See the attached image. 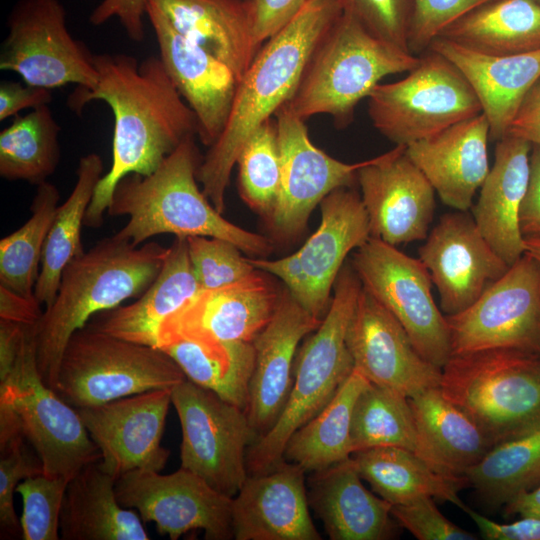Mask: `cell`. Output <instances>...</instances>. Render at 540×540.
Here are the masks:
<instances>
[{"instance_id":"ba28073f","label":"cell","mask_w":540,"mask_h":540,"mask_svg":"<svg viewBox=\"0 0 540 540\" xmlns=\"http://www.w3.org/2000/svg\"><path fill=\"white\" fill-rule=\"evenodd\" d=\"M439 389L495 445L540 422V355L509 348L451 355Z\"/></svg>"},{"instance_id":"ee69618b","label":"cell","mask_w":540,"mask_h":540,"mask_svg":"<svg viewBox=\"0 0 540 540\" xmlns=\"http://www.w3.org/2000/svg\"><path fill=\"white\" fill-rule=\"evenodd\" d=\"M69 479L44 473L21 481L16 492L22 498L21 538L59 540V521Z\"/></svg>"},{"instance_id":"8d00e7d4","label":"cell","mask_w":540,"mask_h":540,"mask_svg":"<svg viewBox=\"0 0 540 540\" xmlns=\"http://www.w3.org/2000/svg\"><path fill=\"white\" fill-rule=\"evenodd\" d=\"M369 384L354 368L333 398L289 437L283 459L314 473L351 457L353 410L358 396Z\"/></svg>"},{"instance_id":"9a60e30c","label":"cell","mask_w":540,"mask_h":540,"mask_svg":"<svg viewBox=\"0 0 540 540\" xmlns=\"http://www.w3.org/2000/svg\"><path fill=\"white\" fill-rule=\"evenodd\" d=\"M446 321L452 355L492 348L540 355V261L525 252L476 302Z\"/></svg>"},{"instance_id":"680465c9","label":"cell","mask_w":540,"mask_h":540,"mask_svg":"<svg viewBox=\"0 0 540 540\" xmlns=\"http://www.w3.org/2000/svg\"><path fill=\"white\" fill-rule=\"evenodd\" d=\"M27 325L0 319V381L13 369L21 350Z\"/></svg>"},{"instance_id":"5bb4252c","label":"cell","mask_w":540,"mask_h":540,"mask_svg":"<svg viewBox=\"0 0 540 540\" xmlns=\"http://www.w3.org/2000/svg\"><path fill=\"white\" fill-rule=\"evenodd\" d=\"M0 69L49 90L69 84L91 89L98 79L93 55L75 39L59 0H19L8 17Z\"/></svg>"},{"instance_id":"277c9868","label":"cell","mask_w":540,"mask_h":540,"mask_svg":"<svg viewBox=\"0 0 540 540\" xmlns=\"http://www.w3.org/2000/svg\"><path fill=\"white\" fill-rule=\"evenodd\" d=\"M195 136L185 139L151 174H129L116 185L107 212L127 216L119 238L141 245L159 234L215 237L250 255H266L270 241L222 217L197 185L201 164Z\"/></svg>"},{"instance_id":"836d02e7","label":"cell","mask_w":540,"mask_h":540,"mask_svg":"<svg viewBox=\"0 0 540 540\" xmlns=\"http://www.w3.org/2000/svg\"><path fill=\"white\" fill-rule=\"evenodd\" d=\"M353 460L363 480L391 505L419 497H432L465 508L459 491L468 480L435 470L415 453L399 447H378L354 452Z\"/></svg>"},{"instance_id":"7a4b0ae2","label":"cell","mask_w":540,"mask_h":540,"mask_svg":"<svg viewBox=\"0 0 540 540\" xmlns=\"http://www.w3.org/2000/svg\"><path fill=\"white\" fill-rule=\"evenodd\" d=\"M342 13L340 0H308L256 53L238 83L227 123L197 174L202 191L220 213L241 148L292 98L316 46Z\"/></svg>"},{"instance_id":"f1b7e54d","label":"cell","mask_w":540,"mask_h":540,"mask_svg":"<svg viewBox=\"0 0 540 540\" xmlns=\"http://www.w3.org/2000/svg\"><path fill=\"white\" fill-rule=\"evenodd\" d=\"M531 149L530 142L508 135L497 141L494 164L473 211L480 233L508 266L526 252L519 213L530 178Z\"/></svg>"},{"instance_id":"f5cc1de1","label":"cell","mask_w":540,"mask_h":540,"mask_svg":"<svg viewBox=\"0 0 540 540\" xmlns=\"http://www.w3.org/2000/svg\"><path fill=\"white\" fill-rule=\"evenodd\" d=\"M487 540H540V518L521 517L511 523L495 522L468 506L463 509Z\"/></svg>"},{"instance_id":"7402d4cb","label":"cell","mask_w":540,"mask_h":540,"mask_svg":"<svg viewBox=\"0 0 540 540\" xmlns=\"http://www.w3.org/2000/svg\"><path fill=\"white\" fill-rule=\"evenodd\" d=\"M419 249L446 315L467 309L509 269L467 211L446 213Z\"/></svg>"},{"instance_id":"8992f818","label":"cell","mask_w":540,"mask_h":540,"mask_svg":"<svg viewBox=\"0 0 540 540\" xmlns=\"http://www.w3.org/2000/svg\"><path fill=\"white\" fill-rule=\"evenodd\" d=\"M420 56L391 45L342 13L316 46L286 103L302 120L330 115L336 125L351 123L357 104L391 74L409 72Z\"/></svg>"},{"instance_id":"f35d334b","label":"cell","mask_w":540,"mask_h":540,"mask_svg":"<svg viewBox=\"0 0 540 540\" xmlns=\"http://www.w3.org/2000/svg\"><path fill=\"white\" fill-rule=\"evenodd\" d=\"M487 506L497 508L540 485V422L495 444L465 473Z\"/></svg>"},{"instance_id":"52a82bcc","label":"cell","mask_w":540,"mask_h":540,"mask_svg":"<svg viewBox=\"0 0 540 540\" xmlns=\"http://www.w3.org/2000/svg\"><path fill=\"white\" fill-rule=\"evenodd\" d=\"M23 436L37 453L43 473L71 480L101 453L76 408L49 386L38 371L33 325L10 374L0 381V445Z\"/></svg>"},{"instance_id":"7bdbcfd3","label":"cell","mask_w":540,"mask_h":540,"mask_svg":"<svg viewBox=\"0 0 540 540\" xmlns=\"http://www.w3.org/2000/svg\"><path fill=\"white\" fill-rule=\"evenodd\" d=\"M238 186L242 199L268 218L275 207L281 182V157L276 120L262 123L240 150Z\"/></svg>"},{"instance_id":"91938a15","label":"cell","mask_w":540,"mask_h":540,"mask_svg":"<svg viewBox=\"0 0 540 540\" xmlns=\"http://www.w3.org/2000/svg\"><path fill=\"white\" fill-rule=\"evenodd\" d=\"M508 516L540 518V485L532 491L526 492L505 505Z\"/></svg>"},{"instance_id":"6f0895ef","label":"cell","mask_w":540,"mask_h":540,"mask_svg":"<svg viewBox=\"0 0 540 540\" xmlns=\"http://www.w3.org/2000/svg\"><path fill=\"white\" fill-rule=\"evenodd\" d=\"M35 296L27 297L0 285V319L35 325L43 311Z\"/></svg>"},{"instance_id":"d6a6232c","label":"cell","mask_w":540,"mask_h":540,"mask_svg":"<svg viewBox=\"0 0 540 540\" xmlns=\"http://www.w3.org/2000/svg\"><path fill=\"white\" fill-rule=\"evenodd\" d=\"M424 460L435 470L464 476L494 446L482 428L439 389L408 398Z\"/></svg>"},{"instance_id":"4316f807","label":"cell","mask_w":540,"mask_h":540,"mask_svg":"<svg viewBox=\"0 0 540 540\" xmlns=\"http://www.w3.org/2000/svg\"><path fill=\"white\" fill-rule=\"evenodd\" d=\"M309 505L331 540H388L399 525L391 504L362 483L352 456L311 473Z\"/></svg>"},{"instance_id":"bcb514c9","label":"cell","mask_w":540,"mask_h":540,"mask_svg":"<svg viewBox=\"0 0 540 540\" xmlns=\"http://www.w3.org/2000/svg\"><path fill=\"white\" fill-rule=\"evenodd\" d=\"M0 531L2 539L21 537L20 519L14 509L13 497L24 479L43 473L35 450L23 436L0 447Z\"/></svg>"},{"instance_id":"83f0119b","label":"cell","mask_w":540,"mask_h":540,"mask_svg":"<svg viewBox=\"0 0 540 540\" xmlns=\"http://www.w3.org/2000/svg\"><path fill=\"white\" fill-rule=\"evenodd\" d=\"M429 49L450 60L472 86L486 116L489 137L500 140L523 100L540 78V49L514 55L476 52L437 37Z\"/></svg>"},{"instance_id":"d6986e66","label":"cell","mask_w":540,"mask_h":540,"mask_svg":"<svg viewBox=\"0 0 540 540\" xmlns=\"http://www.w3.org/2000/svg\"><path fill=\"white\" fill-rule=\"evenodd\" d=\"M265 274L257 269L239 282L199 290L163 323L158 348L177 339L252 342L272 318L282 295Z\"/></svg>"},{"instance_id":"44dd1931","label":"cell","mask_w":540,"mask_h":540,"mask_svg":"<svg viewBox=\"0 0 540 540\" xmlns=\"http://www.w3.org/2000/svg\"><path fill=\"white\" fill-rule=\"evenodd\" d=\"M346 344L354 368L372 384L408 398L440 385L442 369L420 355L398 320L363 287Z\"/></svg>"},{"instance_id":"603a6c76","label":"cell","mask_w":540,"mask_h":540,"mask_svg":"<svg viewBox=\"0 0 540 540\" xmlns=\"http://www.w3.org/2000/svg\"><path fill=\"white\" fill-rule=\"evenodd\" d=\"M146 16L155 33L159 58L196 117L197 136L210 147L227 123L239 81L229 66L178 32L149 2Z\"/></svg>"},{"instance_id":"b9f144b4","label":"cell","mask_w":540,"mask_h":540,"mask_svg":"<svg viewBox=\"0 0 540 540\" xmlns=\"http://www.w3.org/2000/svg\"><path fill=\"white\" fill-rule=\"evenodd\" d=\"M60 198L49 182L37 185L30 218L0 241V285L27 297L34 295L44 244Z\"/></svg>"},{"instance_id":"e575fe53","label":"cell","mask_w":540,"mask_h":540,"mask_svg":"<svg viewBox=\"0 0 540 540\" xmlns=\"http://www.w3.org/2000/svg\"><path fill=\"white\" fill-rule=\"evenodd\" d=\"M489 55L540 49V1L492 0L461 17L438 36Z\"/></svg>"},{"instance_id":"681fc988","label":"cell","mask_w":540,"mask_h":540,"mask_svg":"<svg viewBox=\"0 0 540 540\" xmlns=\"http://www.w3.org/2000/svg\"><path fill=\"white\" fill-rule=\"evenodd\" d=\"M391 515L399 527L419 540H476L478 537L446 518L432 497H419L391 505Z\"/></svg>"},{"instance_id":"f546056e","label":"cell","mask_w":540,"mask_h":540,"mask_svg":"<svg viewBox=\"0 0 540 540\" xmlns=\"http://www.w3.org/2000/svg\"><path fill=\"white\" fill-rule=\"evenodd\" d=\"M199 290L187 240L176 238L168 247L158 276L146 291L131 304L102 312L89 325L113 337L158 348L163 323Z\"/></svg>"},{"instance_id":"6125c7cd","label":"cell","mask_w":540,"mask_h":540,"mask_svg":"<svg viewBox=\"0 0 540 540\" xmlns=\"http://www.w3.org/2000/svg\"><path fill=\"white\" fill-rule=\"evenodd\" d=\"M540 1V0H539Z\"/></svg>"},{"instance_id":"74e56055","label":"cell","mask_w":540,"mask_h":540,"mask_svg":"<svg viewBox=\"0 0 540 540\" xmlns=\"http://www.w3.org/2000/svg\"><path fill=\"white\" fill-rule=\"evenodd\" d=\"M159 349L173 359L186 379L247 409L255 361L252 342L210 344L177 339Z\"/></svg>"},{"instance_id":"94428289","label":"cell","mask_w":540,"mask_h":540,"mask_svg":"<svg viewBox=\"0 0 540 540\" xmlns=\"http://www.w3.org/2000/svg\"><path fill=\"white\" fill-rule=\"evenodd\" d=\"M526 252L540 261V239H524Z\"/></svg>"},{"instance_id":"60d3db41","label":"cell","mask_w":540,"mask_h":540,"mask_svg":"<svg viewBox=\"0 0 540 540\" xmlns=\"http://www.w3.org/2000/svg\"><path fill=\"white\" fill-rule=\"evenodd\" d=\"M351 444L353 453L378 447H399L424 459L408 397L372 383L356 400Z\"/></svg>"},{"instance_id":"5b68a950","label":"cell","mask_w":540,"mask_h":540,"mask_svg":"<svg viewBox=\"0 0 540 540\" xmlns=\"http://www.w3.org/2000/svg\"><path fill=\"white\" fill-rule=\"evenodd\" d=\"M361 289L352 265H344L327 313L297 351L292 387L281 415L248 449L249 475L268 472L283 461L289 437L333 398L353 371L346 333Z\"/></svg>"},{"instance_id":"3957f363","label":"cell","mask_w":540,"mask_h":540,"mask_svg":"<svg viewBox=\"0 0 540 540\" xmlns=\"http://www.w3.org/2000/svg\"><path fill=\"white\" fill-rule=\"evenodd\" d=\"M167 250L155 241L135 246L114 234L65 267L54 301L33 326L37 367L47 386L54 390L70 337L94 315L140 297L158 276Z\"/></svg>"},{"instance_id":"816d5d0a","label":"cell","mask_w":540,"mask_h":540,"mask_svg":"<svg viewBox=\"0 0 540 540\" xmlns=\"http://www.w3.org/2000/svg\"><path fill=\"white\" fill-rule=\"evenodd\" d=\"M146 5L147 0H102L91 12L89 21L98 26L117 17L128 37L141 42L145 37Z\"/></svg>"},{"instance_id":"6da1fadb","label":"cell","mask_w":540,"mask_h":540,"mask_svg":"<svg viewBox=\"0 0 540 540\" xmlns=\"http://www.w3.org/2000/svg\"><path fill=\"white\" fill-rule=\"evenodd\" d=\"M96 85L78 88L69 97L81 110L99 100L112 110V162L99 180L84 225L103 224L117 183L129 174L147 176L187 138L197 135V120L170 79L161 59L138 61L127 54H94Z\"/></svg>"},{"instance_id":"7c38bea8","label":"cell","mask_w":540,"mask_h":540,"mask_svg":"<svg viewBox=\"0 0 540 540\" xmlns=\"http://www.w3.org/2000/svg\"><path fill=\"white\" fill-rule=\"evenodd\" d=\"M319 205L321 223L298 251L277 260L248 259L280 279L307 312L322 320L347 255L371 236L361 196L352 187L334 190Z\"/></svg>"},{"instance_id":"ffe728a7","label":"cell","mask_w":540,"mask_h":540,"mask_svg":"<svg viewBox=\"0 0 540 540\" xmlns=\"http://www.w3.org/2000/svg\"><path fill=\"white\" fill-rule=\"evenodd\" d=\"M405 148L368 159L357 173L370 236L393 246L425 240L435 210V190Z\"/></svg>"},{"instance_id":"ab89813d","label":"cell","mask_w":540,"mask_h":540,"mask_svg":"<svg viewBox=\"0 0 540 540\" xmlns=\"http://www.w3.org/2000/svg\"><path fill=\"white\" fill-rule=\"evenodd\" d=\"M60 126L48 105L14 116L0 132V176L39 185L60 161Z\"/></svg>"},{"instance_id":"484cf974","label":"cell","mask_w":540,"mask_h":540,"mask_svg":"<svg viewBox=\"0 0 540 540\" xmlns=\"http://www.w3.org/2000/svg\"><path fill=\"white\" fill-rule=\"evenodd\" d=\"M489 134V122L481 113L411 143L405 151L444 204L468 211L490 170Z\"/></svg>"},{"instance_id":"f6af8a7d","label":"cell","mask_w":540,"mask_h":540,"mask_svg":"<svg viewBox=\"0 0 540 540\" xmlns=\"http://www.w3.org/2000/svg\"><path fill=\"white\" fill-rule=\"evenodd\" d=\"M191 267L200 290L224 287L257 270L234 243L215 237L186 238Z\"/></svg>"},{"instance_id":"ac0fdd59","label":"cell","mask_w":540,"mask_h":540,"mask_svg":"<svg viewBox=\"0 0 540 540\" xmlns=\"http://www.w3.org/2000/svg\"><path fill=\"white\" fill-rule=\"evenodd\" d=\"M171 404L166 388L77 409L100 450V468L116 479L133 470L160 472L169 457L161 440Z\"/></svg>"},{"instance_id":"2e32d148","label":"cell","mask_w":540,"mask_h":540,"mask_svg":"<svg viewBox=\"0 0 540 540\" xmlns=\"http://www.w3.org/2000/svg\"><path fill=\"white\" fill-rule=\"evenodd\" d=\"M115 491L122 506L134 509L143 523H154L171 540L194 530H202L207 540L234 539L232 497L187 469L164 475L133 470L116 479Z\"/></svg>"},{"instance_id":"8fae6325","label":"cell","mask_w":540,"mask_h":540,"mask_svg":"<svg viewBox=\"0 0 540 540\" xmlns=\"http://www.w3.org/2000/svg\"><path fill=\"white\" fill-rule=\"evenodd\" d=\"M181 426L180 467L234 497L247 478V452L257 435L246 410L185 379L172 388Z\"/></svg>"},{"instance_id":"30bf717a","label":"cell","mask_w":540,"mask_h":540,"mask_svg":"<svg viewBox=\"0 0 540 540\" xmlns=\"http://www.w3.org/2000/svg\"><path fill=\"white\" fill-rule=\"evenodd\" d=\"M367 99L373 126L403 146L482 113L466 77L450 60L431 49L420 56L406 77L378 84Z\"/></svg>"},{"instance_id":"4fadbf2b","label":"cell","mask_w":540,"mask_h":540,"mask_svg":"<svg viewBox=\"0 0 540 540\" xmlns=\"http://www.w3.org/2000/svg\"><path fill=\"white\" fill-rule=\"evenodd\" d=\"M351 265L362 287L398 320L420 355L442 369L452 355L449 328L422 261L370 237L355 249Z\"/></svg>"},{"instance_id":"1f68e13d","label":"cell","mask_w":540,"mask_h":540,"mask_svg":"<svg viewBox=\"0 0 540 540\" xmlns=\"http://www.w3.org/2000/svg\"><path fill=\"white\" fill-rule=\"evenodd\" d=\"M116 478L98 462L80 470L68 483L60 512L62 540H149L134 509L120 504Z\"/></svg>"},{"instance_id":"9c48e42d","label":"cell","mask_w":540,"mask_h":540,"mask_svg":"<svg viewBox=\"0 0 540 540\" xmlns=\"http://www.w3.org/2000/svg\"><path fill=\"white\" fill-rule=\"evenodd\" d=\"M185 379L163 350L86 325L65 346L54 391L79 409L150 390L172 389Z\"/></svg>"},{"instance_id":"cb8c5ba5","label":"cell","mask_w":540,"mask_h":540,"mask_svg":"<svg viewBox=\"0 0 540 540\" xmlns=\"http://www.w3.org/2000/svg\"><path fill=\"white\" fill-rule=\"evenodd\" d=\"M305 471L283 460L248 475L232 498L236 540H321L310 514Z\"/></svg>"},{"instance_id":"9f6ffc18","label":"cell","mask_w":540,"mask_h":540,"mask_svg":"<svg viewBox=\"0 0 540 540\" xmlns=\"http://www.w3.org/2000/svg\"><path fill=\"white\" fill-rule=\"evenodd\" d=\"M506 135L540 146V78L523 100Z\"/></svg>"},{"instance_id":"d4e9b609","label":"cell","mask_w":540,"mask_h":540,"mask_svg":"<svg viewBox=\"0 0 540 540\" xmlns=\"http://www.w3.org/2000/svg\"><path fill=\"white\" fill-rule=\"evenodd\" d=\"M321 321L285 288L272 318L252 341L255 361L246 412L257 439L281 415L292 387L298 345Z\"/></svg>"},{"instance_id":"f907efd6","label":"cell","mask_w":540,"mask_h":540,"mask_svg":"<svg viewBox=\"0 0 540 540\" xmlns=\"http://www.w3.org/2000/svg\"><path fill=\"white\" fill-rule=\"evenodd\" d=\"M308 0H248L253 39L261 46L287 22Z\"/></svg>"},{"instance_id":"c3c4849f","label":"cell","mask_w":540,"mask_h":540,"mask_svg":"<svg viewBox=\"0 0 540 540\" xmlns=\"http://www.w3.org/2000/svg\"><path fill=\"white\" fill-rule=\"evenodd\" d=\"M492 0H413L408 47L414 55L427 51L444 29Z\"/></svg>"},{"instance_id":"d590c367","label":"cell","mask_w":540,"mask_h":540,"mask_svg":"<svg viewBox=\"0 0 540 540\" xmlns=\"http://www.w3.org/2000/svg\"><path fill=\"white\" fill-rule=\"evenodd\" d=\"M104 164L97 153H88L79 160L76 182L69 197L58 205L44 244L40 272L34 295L39 303L50 306L54 301L65 267L85 251L81 230L85 215Z\"/></svg>"},{"instance_id":"7dc6e473","label":"cell","mask_w":540,"mask_h":540,"mask_svg":"<svg viewBox=\"0 0 540 540\" xmlns=\"http://www.w3.org/2000/svg\"><path fill=\"white\" fill-rule=\"evenodd\" d=\"M340 3L343 13L354 18L371 34L410 52L408 38L413 0H340Z\"/></svg>"},{"instance_id":"11a10c76","label":"cell","mask_w":540,"mask_h":540,"mask_svg":"<svg viewBox=\"0 0 540 540\" xmlns=\"http://www.w3.org/2000/svg\"><path fill=\"white\" fill-rule=\"evenodd\" d=\"M519 226L524 239H540V146L532 145L530 178L523 199Z\"/></svg>"},{"instance_id":"4dcf8cb0","label":"cell","mask_w":540,"mask_h":540,"mask_svg":"<svg viewBox=\"0 0 540 540\" xmlns=\"http://www.w3.org/2000/svg\"><path fill=\"white\" fill-rule=\"evenodd\" d=\"M186 38L225 63L240 82L258 52L248 0H147Z\"/></svg>"},{"instance_id":"e0dca14e","label":"cell","mask_w":540,"mask_h":540,"mask_svg":"<svg viewBox=\"0 0 540 540\" xmlns=\"http://www.w3.org/2000/svg\"><path fill=\"white\" fill-rule=\"evenodd\" d=\"M281 157L278 198L269 217L273 232L287 239L302 232L313 209L336 189L352 187L368 160L339 161L310 140L304 120L283 105L276 113Z\"/></svg>"},{"instance_id":"db71d44e","label":"cell","mask_w":540,"mask_h":540,"mask_svg":"<svg viewBox=\"0 0 540 540\" xmlns=\"http://www.w3.org/2000/svg\"><path fill=\"white\" fill-rule=\"evenodd\" d=\"M52 101L51 90L26 83L4 80L0 83V120L18 115L27 108L48 105Z\"/></svg>"}]
</instances>
